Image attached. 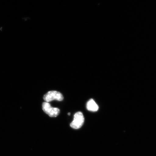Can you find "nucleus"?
<instances>
[{"mask_svg": "<svg viewBox=\"0 0 156 156\" xmlns=\"http://www.w3.org/2000/svg\"><path fill=\"white\" fill-rule=\"evenodd\" d=\"M87 109L88 110L92 112H96L99 109V107L95 101L91 99L87 103Z\"/></svg>", "mask_w": 156, "mask_h": 156, "instance_id": "4", "label": "nucleus"}, {"mask_svg": "<svg viewBox=\"0 0 156 156\" xmlns=\"http://www.w3.org/2000/svg\"><path fill=\"white\" fill-rule=\"evenodd\" d=\"M84 122V118L83 113L78 112L74 115L73 120L70 124V126L74 129H79L83 126Z\"/></svg>", "mask_w": 156, "mask_h": 156, "instance_id": "1", "label": "nucleus"}, {"mask_svg": "<svg viewBox=\"0 0 156 156\" xmlns=\"http://www.w3.org/2000/svg\"><path fill=\"white\" fill-rule=\"evenodd\" d=\"M70 114H70V113H68V115H70Z\"/></svg>", "mask_w": 156, "mask_h": 156, "instance_id": "5", "label": "nucleus"}, {"mask_svg": "<svg viewBox=\"0 0 156 156\" xmlns=\"http://www.w3.org/2000/svg\"><path fill=\"white\" fill-rule=\"evenodd\" d=\"M63 99L64 97L62 94L56 91H48L44 97V100L47 102L54 100L61 101H63Z\"/></svg>", "mask_w": 156, "mask_h": 156, "instance_id": "2", "label": "nucleus"}, {"mask_svg": "<svg viewBox=\"0 0 156 156\" xmlns=\"http://www.w3.org/2000/svg\"><path fill=\"white\" fill-rule=\"evenodd\" d=\"M42 108L44 112L51 117L57 116L60 112L59 109L52 107L50 103L47 102H44L42 103Z\"/></svg>", "mask_w": 156, "mask_h": 156, "instance_id": "3", "label": "nucleus"}]
</instances>
